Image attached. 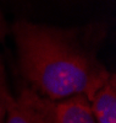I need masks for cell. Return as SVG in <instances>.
I'll return each mask as SVG.
<instances>
[{"mask_svg":"<svg viewBox=\"0 0 116 123\" xmlns=\"http://www.w3.org/2000/svg\"><path fill=\"white\" fill-rule=\"evenodd\" d=\"M109 31L103 20L66 27L17 20L10 26L21 76L50 101L75 95L93 100L111 74L99 57Z\"/></svg>","mask_w":116,"mask_h":123,"instance_id":"obj_1","label":"cell"},{"mask_svg":"<svg viewBox=\"0 0 116 123\" xmlns=\"http://www.w3.org/2000/svg\"><path fill=\"white\" fill-rule=\"evenodd\" d=\"M54 102L25 86L9 102L5 123H54Z\"/></svg>","mask_w":116,"mask_h":123,"instance_id":"obj_2","label":"cell"},{"mask_svg":"<svg viewBox=\"0 0 116 123\" xmlns=\"http://www.w3.org/2000/svg\"><path fill=\"white\" fill-rule=\"evenodd\" d=\"M54 123H95L90 102L84 95H75L55 101Z\"/></svg>","mask_w":116,"mask_h":123,"instance_id":"obj_3","label":"cell"},{"mask_svg":"<svg viewBox=\"0 0 116 123\" xmlns=\"http://www.w3.org/2000/svg\"><path fill=\"white\" fill-rule=\"evenodd\" d=\"M95 123H116V75L111 73L101 89L90 101Z\"/></svg>","mask_w":116,"mask_h":123,"instance_id":"obj_4","label":"cell"},{"mask_svg":"<svg viewBox=\"0 0 116 123\" xmlns=\"http://www.w3.org/2000/svg\"><path fill=\"white\" fill-rule=\"evenodd\" d=\"M12 97L14 96L10 91L5 64L1 55H0V123H5L7 106Z\"/></svg>","mask_w":116,"mask_h":123,"instance_id":"obj_5","label":"cell"},{"mask_svg":"<svg viewBox=\"0 0 116 123\" xmlns=\"http://www.w3.org/2000/svg\"><path fill=\"white\" fill-rule=\"evenodd\" d=\"M9 33H10V25L7 24L1 9H0V43L4 42Z\"/></svg>","mask_w":116,"mask_h":123,"instance_id":"obj_6","label":"cell"}]
</instances>
